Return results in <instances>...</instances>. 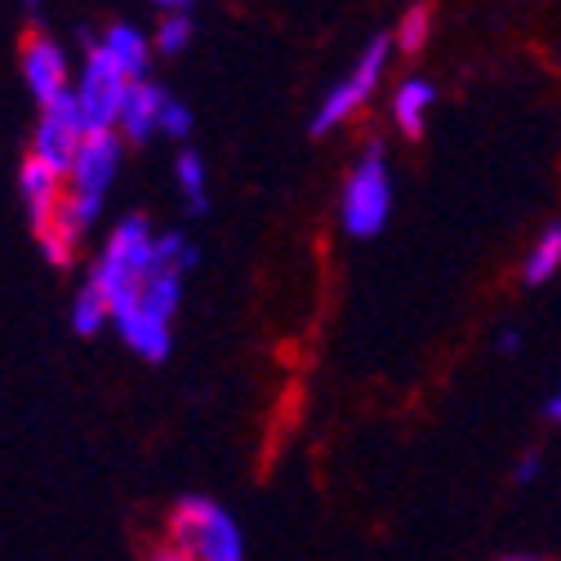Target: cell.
<instances>
[{"instance_id": "cell-1", "label": "cell", "mask_w": 561, "mask_h": 561, "mask_svg": "<svg viewBox=\"0 0 561 561\" xmlns=\"http://www.w3.org/2000/svg\"><path fill=\"white\" fill-rule=\"evenodd\" d=\"M157 272V232L144 215H129L112 228L103 254L94 259V280L103 286L107 304H112V321L125 317L138 295H144V280Z\"/></svg>"}, {"instance_id": "cell-2", "label": "cell", "mask_w": 561, "mask_h": 561, "mask_svg": "<svg viewBox=\"0 0 561 561\" xmlns=\"http://www.w3.org/2000/svg\"><path fill=\"white\" fill-rule=\"evenodd\" d=\"M392 219V170L383 144H366L339 192V224L353 241H370Z\"/></svg>"}, {"instance_id": "cell-3", "label": "cell", "mask_w": 561, "mask_h": 561, "mask_svg": "<svg viewBox=\"0 0 561 561\" xmlns=\"http://www.w3.org/2000/svg\"><path fill=\"white\" fill-rule=\"evenodd\" d=\"M170 543H179L192 561H245L241 526L228 508L205 495H183L170 508Z\"/></svg>"}, {"instance_id": "cell-4", "label": "cell", "mask_w": 561, "mask_h": 561, "mask_svg": "<svg viewBox=\"0 0 561 561\" xmlns=\"http://www.w3.org/2000/svg\"><path fill=\"white\" fill-rule=\"evenodd\" d=\"M392 32L388 36H375L362 54H357V62L347 67V72L325 90V99L317 103V112H312V121H308V129L321 138V134H334L339 125H347L353 121L370 99H375V90H379V81H383V72H388V58H392Z\"/></svg>"}, {"instance_id": "cell-5", "label": "cell", "mask_w": 561, "mask_h": 561, "mask_svg": "<svg viewBox=\"0 0 561 561\" xmlns=\"http://www.w3.org/2000/svg\"><path fill=\"white\" fill-rule=\"evenodd\" d=\"M129 90H134V81L121 72V67H116L99 45H90V54H85V62H81V77H77V85H72V94H77V103H81V116H85V129H90V134L116 129Z\"/></svg>"}, {"instance_id": "cell-6", "label": "cell", "mask_w": 561, "mask_h": 561, "mask_svg": "<svg viewBox=\"0 0 561 561\" xmlns=\"http://www.w3.org/2000/svg\"><path fill=\"white\" fill-rule=\"evenodd\" d=\"M85 134H90V129H85L81 103H77L72 90H67L62 99H54V103L41 107V121H36V134H32V157L45 161V165L58 170V174H72L77 152H81V144H85Z\"/></svg>"}, {"instance_id": "cell-7", "label": "cell", "mask_w": 561, "mask_h": 561, "mask_svg": "<svg viewBox=\"0 0 561 561\" xmlns=\"http://www.w3.org/2000/svg\"><path fill=\"white\" fill-rule=\"evenodd\" d=\"M19 72H23V85L27 94L45 107L54 99H62L67 90H72V62H67V49L45 36V32H32L19 49Z\"/></svg>"}, {"instance_id": "cell-8", "label": "cell", "mask_w": 561, "mask_h": 561, "mask_svg": "<svg viewBox=\"0 0 561 561\" xmlns=\"http://www.w3.org/2000/svg\"><path fill=\"white\" fill-rule=\"evenodd\" d=\"M19 192H23V205H27V224L32 232H45L54 228L58 209L67 201V174L49 170L45 161H36L32 152L23 157V170H19Z\"/></svg>"}, {"instance_id": "cell-9", "label": "cell", "mask_w": 561, "mask_h": 561, "mask_svg": "<svg viewBox=\"0 0 561 561\" xmlns=\"http://www.w3.org/2000/svg\"><path fill=\"white\" fill-rule=\"evenodd\" d=\"M165 107H170V94L157 85V81H134L129 99H125V112H121V125L116 134L125 144H148L152 134H161V121H165Z\"/></svg>"}, {"instance_id": "cell-10", "label": "cell", "mask_w": 561, "mask_h": 561, "mask_svg": "<svg viewBox=\"0 0 561 561\" xmlns=\"http://www.w3.org/2000/svg\"><path fill=\"white\" fill-rule=\"evenodd\" d=\"M112 325H116L121 343L129 347L134 357H144V362H165V357H170V343H174L170 321L157 317V312H148L144 304H134V308H129L125 317H116Z\"/></svg>"}, {"instance_id": "cell-11", "label": "cell", "mask_w": 561, "mask_h": 561, "mask_svg": "<svg viewBox=\"0 0 561 561\" xmlns=\"http://www.w3.org/2000/svg\"><path fill=\"white\" fill-rule=\"evenodd\" d=\"M99 49L121 67V72L129 81H148V67H152V54H157V41L144 32V27H134V23H116L103 32Z\"/></svg>"}, {"instance_id": "cell-12", "label": "cell", "mask_w": 561, "mask_h": 561, "mask_svg": "<svg viewBox=\"0 0 561 561\" xmlns=\"http://www.w3.org/2000/svg\"><path fill=\"white\" fill-rule=\"evenodd\" d=\"M433 103H437V85H433L428 77L401 81L397 94H392V121H397V129H401L405 138H419V134H424V125H428Z\"/></svg>"}, {"instance_id": "cell-13", "label": "cell", "mask_w": 561, "mask_h": 561, "mask_svg": "<svg viewBox=\"0 0 561 561\" xmlns=\"http://www.w3.org/2000/svg\"><path fill=\"white\" fill-rule=\"evenodd\" d=\"M557 272H561V224H548L522 259V280L526 286H543V280H552Z\"/></svg>"}, {"instance_id": "cell-14", "label": "cell", "mask_w": 561, "mask_h": 561, "mask_svg": "<svg viewBox=\"0 0 561 561\" xmlns=\"http://www.w3.org/2000/svg\"><path fill=\"white\" fill-rule=\"evenodd\" d=\"M103 325H112V304H107L103 286L90 276L85 286L77 290V299H72V330H77L81 339H94Z\"/></svg>"}, {"instance_id": "cell-15", "label": "cell", "mask_w": 561, "mask_h": 561, "mask_svg": "<svg viewBox=\"0 0 561 561\" xmlns=\"http://www.w3.org/2000/svg\"><path fill=\"white\" fill-rule=\"evenodd\" d=\"M138 304H144L148 312L174 321L179 304H183V272H152L144 280V295H138Z\"/></svg>"}, {"instance_id": "cell-16", "label": "cell", "mask_w": 561, "mask_h": 561, "mask_svg": "<svg viewBox=\"0 0 561 561\" xmlns=\"http://www.w3.org/2000/svg\"><path fill=\"white\" fill-rule=\"evenodd\" d=\"M174 179H179V187H183V201H187L192 215H205V209H209L205 157H196L192 148H183V152H179V161H174Z\"/></svg>"}, {"instance_id": "cell-17", "label": "cell", "mask_w": 561, "mask_h": 561, "mask_svg": "<svg viewBox=\"0 0 561 561\" xmlns=\"http://www.w3.org/2000/svg\"><path fill=\"white\" fill-rule=\"evenodd\" d=\"M428 32H433V5H410L401 19H397V27H392V45L401 49V54H419L428 45Z\"/></svg>"}, {"instance_id": "cell-18", "label": "cell", "mask_w": 561, "mask_h": 561, "mask_svg": "<svg viewBox=\"0 0 561 561\" xmlns=\"http://www.w3.org/2000/svg\"><path fill=\"white\" fill-rule=\"evenodd\" d=\"M196 245L183 237V232H165V237H157V272H192L196 267Z\"/></svg>"}, {"instance_id": "cell-19", "label": "cell", "mask_w": 561, "mask_h": 561, "mask_svg": "<svg viewBox=\"0 0 561 561\" xmlns=\"http://www.w3.org/2000/svg\"><path fill=\"white\" fill-rule=\"evenodd\" d=\"M152 41H157V54H170V58L183 54L192 45V19L187 14H165Z\"/></svg>"}, {"instance_id": "cell-20", "label": "cell", "mask_w": 561, "mask_h": 561, "mask_svg": "<svg viewBox=\"0 0 561 561\" xmlns=\"http://www.w3.org/2000/svg\"><path fill=\"white\" fill-rule=\"evenodd\" d=\"M36 245H41V259H45L49 267H58V272H67V267H72V254H77V245L67 241L58 228H45V232H36Z\"/></svg>"}, {"instance_id": "cell-21", "label": "cell", "mask_w": 561, "mask_h": 561, "mask_svg": "<svg viewBox=\"0 0 561 561\" xmlns=\"http://www.w3.org/2000/svg\"><path fill=\"white\" fill-rule=\"evenodd\" d=\"M161 134H170V138H183L192 134V107L187 103H179V99H170V107H165V121H161Z\"/></svg>"}, {"instance_id": "cell-22", "label": "cell", "mask_w": 561, "mask_h": 561, "mask_svg": "<svg viewBox=\"0 0 561 561\" xmlns=\"http://www.w3.org/2000/svg\"><path fill=\"white\" fill-rule=\"evenodd\" d=\"M539 472H543V455L539 450H526L513 477H517V485H530V481H539Z\"/></svg>"}, {"instance_id": "cell-23", "label": "cell", "mask_w": 561, "mask_h": 561, "mask_svg": "<svg viewBox=\"0 0 561 561\" xmlns=\"http://www.w3.org/2000/svg\"><path fill=\"white\" fill-rule=\"evenodd\" d=\"M148 561H192V557H187V552H183L179 543H170V539H165V543L148 548Z\"/></svg>"}, {"instance_id": "cell-24", "label": "cell", "mask_w": 561, "mask_h": 561, "mask_svg": "<svg viewBox=\"0 0 561 561\" xmlns=\"http://www.w3.org/2000/svg\"><path fill=\"white\" fill-rule=\"evenodd\" d=\"M543 419H552V424H561V383H557V392L543 401Z\"/></svg>"}, {"instance_id": "cell-25", "label": "cell", "mask_w": 561, "mask_h": 561, "mask_svg": "<svg viewBox=\"0 0 561 561\" xmlns=\"http://www.w3.org/2000/svg\"><path fill=\"white\" fill-rule=\"evenodd\" d=\"M517 343H522V330H500V353H517Z\"/></svg>"}, {"instance_id": "cell-26", "label": "cell", "mask_w": 561, "mask_h": 561, "mask_svg": "<svg viewBox=\"0 0 561 561\" xmlns=\"http://www.w3.org/2000/svg\"><path fill=\"white\" fill-rule=\"evenodd\" d=\"M152 5H157V10H165V14H183V10L192 5V0H152Z\"/></svg>"}, {"instance_id": "cell-27", "label": "cell", "mask_w": 561, "mask_h": 561, "mask_svg": "<svg viewBox=\"0 0 561 561\" xmlns=\"http://www.w3.org/2000/svg\"><path fill=\"white\" fill-rule=\"evenodd\" d=\"M23 5H27V10H41V5H45V0H23Z\"/></svg>"}, {"instance_id": "cell-28", "label": "cell", "mask_w": 561, "mask_h": 561, "mask_svg": "<svg viewBox=\"0 0 561 561\" xmlns=\"http://www.w3.org/2000/svg\"><path fill=\"white\" fill-rule=\"evenodd\" d=\"M504 561H543V557H504Z\"/></svg>"}]
</instances>
